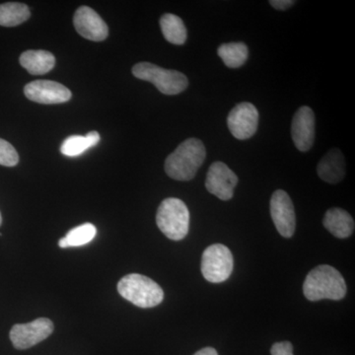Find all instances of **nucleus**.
<instances>
[{"instance_id": "f257e3e1", "label": "nucleus", "mask_w": 355, "mask_h": 355, "mask_svg": "<svg viewBox=\"0 0 355 355\" xmlns=\"http://www.w3.org/2000/svg\"><path fill=\"white\" fill-rule=\"evenodd\" d=\"M207 157L205 144L198 139L182 142L165 161V172L177 181H191Z\"/></svg>"}, {"instance_id": "f03ea898", "label": "nucleus", "mask_w": 355, "mask_h": 355, "mask_svg": "<svg viewBox=\"0 0 355 355\" xmlns=\"http://www.w3.org/2000/svg\"><path fill=\"white\" fill-rule=\"evenodd\" d=\"M303 293L313 302L323 299L342 300L347 294V284L340 272L333 266H318L306 277Z\"/></svg>"}, {"instance_id": "7ed1b4c3", "label": "nucleus", "mask_w": 355, "mask_h": 355, "mask_svg": "<svg viewBox=\"0 0 355 355\" xmlns=\"http://www.w3.org/2000/svg\"><path fill=\"white\" fill-rule=\"evenodd\" d=\"M118 291L121 297L140 308L156 307L164 299V292L160 286L139 273H130L123 277L119 282Z\"/></svg>"}, {"instance_id": "20e7f679", "label": "nucleus", "mask_w": 355, "mask_h": 355, "mask_svg": "<svg viewBox=\"0 0 355 355\" xmlns=\"http://www.w3.org/2000/svg\"><path fill=\"white\" fill-rule=\"evenodd\" d=\"M156 223L161 232L173 241L183 240L190 228V211L179 198H166L159 205Z\"/></svg>"}, {"instance_id": "39448f33", "label": "nucleus", "mask_w": 355, "mask_h": 355, "mask_svg": "<svg viewBox=\"0 0 355 355\" xmlns=\"http://www.w3.org/2000/svg\"><path fill=\"white\" fill-rule=\"evenodd\" d=\"M132 74L137 78L148 81L165 95H177L188 88L187 76L177 70L164 69L150 62H139L132 67Z\"/></svg>"}, {"instance_id": "423d86ee", "label": "nucleus", "mask_w": 355, "mask_h": 355, "mask_svg": "<svg viewBox=\"0 0 355 355\" xmlns=\"http://www.w3.org/2000/svg\"><path fill=\"white\" fill-rule=\"evenodd\" d=\"M233 266L232 253L224 245L214 244L203 252L200 270L207 282L212 284L225 282L232 273Z\"/></svg>"}, {"instance_id": "0eeeda50", "label": "nucleus", "mask_w": 355, "mask_h": 355, "mask_svg": "<svg viewBox=\"0 0 355 355\" xmlns=\"http://www.w3.org/2000/svg\"><path fill=\"white\" fill-rule=\"evenodd\" d=\"M53 329L50 319L39 318L31 323L14 324L9 336L15 349H27L48 338Z\"/></svg>"}, {"instance_id": "6e6552de", "label": "nucleus", "mask_w": 355, "mask_h": 355, "mask_svg": "<svg viewBox=\"0 0 355 355\" xmlns=\"http://www.w3.org/2000/svg\"><path fill=\"white\" fill-rule=\"evenodd\" d=\"M270 216L282 237L291 238L295 232L296 216L294 205L286 191L279 190L270 198Z\"/></svg>"}, {"instance_id": "1a4fd4ad", "label": "nucleus", "mask_w": 355, "mask_h": 355, "mask_svg": "<svg viewBox=\"0 0 355 355\" xmlns=\"http://www.w3.org/2000/svg\"><path fill=\"white\" fill-rule=\"evenodd\" d=\"M259 123V112L251 103H240L228 114L229 130L235 139H251L256 133Z\"/></svg>"}, {"instance_id": "9d476101", "label": "nucleus", "mask_w": 355, "mask_h": 355, "mask_svg": "<svg viewBox=\"0 0 355 355\" xmlns=\"http://www.w3.org/2000/svg\"><path fill=\"white\" fill-rule=\"evenodd\" d=\"M238 177L227 165L220 161L210 166L205 180V188L221 200H229L234 195Z\"/></svg>"}, {"instance_id": "9b49d317", "label": "nucleus", "mask_w": 355, "mask_h": 355, "mask_svg": "<svg viewBox=\"0 0 355 355\" xmlns=\"http://www.w3.org/2000/svg\"><path fill=\"white\" fill-rule=\"evenodd\" d=\"M24 94L30 101L39 104H62L71 99V92L62 84L51 80H36L28 83Z\"/></svg>"}, {"instance_id": "f8f14e48", "label": "nucleus", "mask_w": 355, "mask_h": 355, "mask_svg": "<svg viewBox=\"0 0 355 355\" xmlns=\"http://www.w3.org/2000/svg\"><path fill=\"white\" fill-rule=\"evenodd\" d=\"M73 24L77 33L90 41L101 42L109 35L108 26L99 14L88 6L77 9L73 17Z\"/></svg>"}, {"instance_id": "ddd939ff", "label": "nucleus", "mask_w": 355, "mask_h": 355, "mask_svg": "<svg viewBox=\"0 0 355 355\" xmlns=\"http://www.w3.org/2000/svg\"><path fill=\"white\" fill-rule=\"evenodd\" d=\"M291 135L298 150H310L315 139V114L309 107H301L294 114Z\"/></svg>"}, {"instance_id": "4468645a", "label": "nucleus", "mask_w": 355, "mask_h": 355, "mask_svg": "<svg viewBox=\"0 0 355 355\" xmlns=\"http://www.w3.org/2000/svg\"><path fill=\"white\" fill-rule=\"evenodd\" d=\"M317 172L323 181L329 184H338L345 174V156L338 148H333L320 161Z\"/></svg>"}, {"instance_id": "2eb2a0df", "label": "nucleus", "mask_w": 355, "mask_h": 355, "mask_svg": "<svg viewBox=\"0 0 355 355\" xmlns=\"http://www.w3.org/2000/svg\"><path fill=\"white\" fill-rule=\"evenodd\" d=\"M323 224L327 230L340 239H345L354 231V220L349 212L342 209H331L324 214Z\"/></svg>"}, {"instance_id": "dca6fc26", "label": "nucleus", "mask_w": 355, "mask_h": 355, "mask_svg": "<svg viewBox=\"0 0 355 355\" xmlns=\"http://www.w3.org/2000/svg\"><path fill=\"white\" fill-rule=\"evenodd\" d=\"M20 64L32 76H43L55 67V58L46 51H26L20 55Z\"/></svg>"}, {"instance_id": "f3484780", "label": "nucleus", "mask_w": 355, "mask_h": 355, "mask_svg": "<svg viewBox=\"0 0 355 355\" xmlns=\"http://www.w3.org/2000/svg\"><path fill=\"white\" fill-rule=\"evenodd\" d=\"M161 31L163 36L173 44H184L188 38V33L183 20L175 14L167 13L161 17Z\"/></svg>"}, {"instance_id": "a211bd4d", "label": "nucleus", "mask_w": 355, "mask_h": 355, "mask_svg": "<svg viewBox=\"0 0 355 355\" xmlns=\"http://www.w3.org/2000/svg\"><path fill=\"white\" fill-rule=\"evenodd\" d=\"M31 16L29 7L19 2L0 4V26L15 27L22 24Z\"/></svg>"}, {"instance_id": "6ab92c4d", "label": "nucleus", "mask_w": 355, "mask_h": 355, "mask_svg": "<svg viewBox=\"0 0 355 355\" xmlns=\"http://www.w3.org/2000/svg\"><path fill=\"white\" fill-rule=\"evenodd\" d=\"M219 57L229 69H238L247 62L249 50L244 43L223 44L217 50Z\"/></svg>"}, {"instance_id": "aec40b11", "label": "nucleus", "mask_w": 355, "mask_h": 355, "mask_svg": "<svg viewBox=\"0 0 355 355\" xmlns=\"http://www.w3.org/2000/svg\"><path fill=\"white\" fill-rule=\"evenodd\" d=\"M97 234V229L91 223H84L83 225L71 229L64 238L58 241V247L67 249L70 247H80L88 244L94 239Z\"/></svg>"}, {"instance_id": "412c9836", "label": "nucleus", "mask_w": 355, "mask_h": 355, "mask_svg": "<svg viewBox=\"0 0 355 355\" xmlns=\"http://www.w3.org/2000/svg\"><path fill=\"white\" fill-rule=\"evenodd\" d=\"M91 148L88 139L83 135H71L67 137L62 142L60 146V153L69 157H76L85 153L87 149Z\"/></svg>"}, {"instance_id": "4be33fe9", "label": "nucleus", "mask_w": 355, "mask_h": 355, "mask_svg": "<svg viewBox=\"0 0 355 355\" xmlns=\"http://www.w3.org/2000/svg\"><path fill=\"white\" fill-rule=\"evenodd\" d=\"M19 162V155L12 144L0 139V165L14 167Z\"/></svg>"}, {"instance_id": "5701e85b", "label": "nucleus", "mask_w": 355, "mask_h": 355, "mask_svg": "<svg viewBox=\"0 0 355 355\" xmlns=\"http://www.w3.org/2000/svg\"><path fill=\"white\" fill-rule=\"evenodd\" d=\"M272 355H294L293 345L291 342L275 343L270 349Z\"/></svg>"}, {"instance_id": "b1692460", "label": "nucleus", "mask_w": 355, "mask_h": 355, "mask_svg": "<svg viewBox=\"0 0 355 355\" xmlns=\"http://www.w3.org/2000/svg\"><path fill=\"white\" fill-rule=\"evenodd\" d=\"M270 4L277 10L284 11L293 6L295 1H293V0H272V1H270Z\"/></svg>"}, {"instance_id": "393cba45", "label": "nucleus", "mask_w": 355, "mask_h": 355, "mask_svg": "<svg viewBox=\"0 0 355 355\" xmlns=\"http://www.w3.org/2000/svg\"><path fill=\"white\" fill-rule=\"evenodd\" d=\"M86 139H88L90 147L97 146L100 141V135L97 132H90L85 135Z\"/></svg>"}, {"instance_id": "a878e982", "label": "nucleus", "mask_w": 355, "mask_h": 355, "mask_svg": "<svg viewBox=\"0 0 355 355\" xmlns=\"http://www.w3.org/2000/svg\"><path fill=\"white\" fill-rule=\"evenodd\" d=\"M193 355H218V354L214 347H205V349L198 350L197 354Z\"/></svg>"}, {"instance_id": "bb28decb", "label": "nucleus", "mask_w": 355, "mask_h": 355, "mask_svg": "<svg viewBox=\"0 0 355 355\" xmlns=\"http://www.w3.org/2000/svg\"><path fill=\"white\" fill-rule=\"evenodd\" d=\"M1 223H2V217H1V214H0V225H1Z\"/></svg>"}]
</instances>
